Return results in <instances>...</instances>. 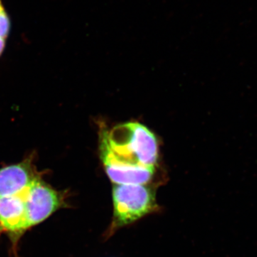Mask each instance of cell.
<instances>
[{
	"instance_id": "1",
	"label": "cell",
	"mask_w": 257,
	"mask_h": 257,
	"mask_svg": "<svg viewBox=\"0 0 257 257\" xmlns=\"http://www.w3.org/2000/svg\"><path fill=\"white\" fill-rule=\"evenodd\" d=\"M99 153L105 170L156 168L158 140L145 125L139 122L124 123L109 131L101 130Z\"/></svg>"
},
{
	"instance_id": "2",
	"label": "cell",
	"mask_w": 257,
	"mask_h": 257,
	"mask_svg": "<svg viewBox=\"0 0 257 257\" xmlns=\"http://www.w3.org/2000/svg\"><path fill=\"white\" fill-rule=\"evenodd\" d=\"M155 192L146 184H115L112 189L113 216L107 236L116 230L160 210Z\"/></svg>"
},
{
	"instance_id": "3",
	"label": "cell",
	"mask_w": 257,
	"mask_h": 257,
	"mask_svg": "<svg viewBox=\"0 0 257 257\" xmlns=\"http://www.w3.org/2000/svg\"><path fill=\"white\" fill-rule=\"evenodd\" d=\"M66 194L52 188L42 177L35 181L27 193L25 231L42 223L67 205Z\"/></svg>"
},
{
	"instance_id": "4",
	"label": "cell",
	"mask_w": 257,
	"mask_h": 257,
	"mask_svg": "<svg viewBox=\"0 0 257 257\" xmlns=\"http://www.w3.org/2000/svg\"><path fill=\"white\" fill-rule=\"evenodd\" d=\"M40 174L31 160L0 170V197L15 195L31 187Z\"/></svg>"
},
{
	"instance_id": "5",
	"label": "cell",
	"mask_w": 257,
	"mask_h": 257,
	"mask_svg": "<svg viewBox=\"0 0 257 257\" xmlns=\"http://www.w3.org/2000/svg\"><path fill=\"white\" fill-rule=\"evenodd\" d=\"M29 189L30 187L15 195L0 197V227L2 231H8L14 235H20L25 231V201Z\"/></svg>"
},
{
	"instance_id": "6",
	"label": "cell",
	"mask_w": 257,
	"mask_h": 257,
	"mask_svg": "<svg viewBox=\"0 0 257 257\" xmlns=\"http://www.w3.org/2000/svg\"><path fill=\"white\" fill-rule=\"evenodd\" d=\"M10 30V20L0 0V56L3 52Z\"/></svg>"
},
{
	"instance_id": "7",
	"label": "cell",
	"mask_w": 257,
	"mask_h": 257,
	"mask_svg": "<svg viewBox=\"0 0 257 257\" xmlns=\"http://www.w3.org/2000/svg\"><path fill=\"white\" fill-rule=\"evenodd\" d=\"M0 231H2L1 227H0Z\"/></svg>"
}]
</instances>
